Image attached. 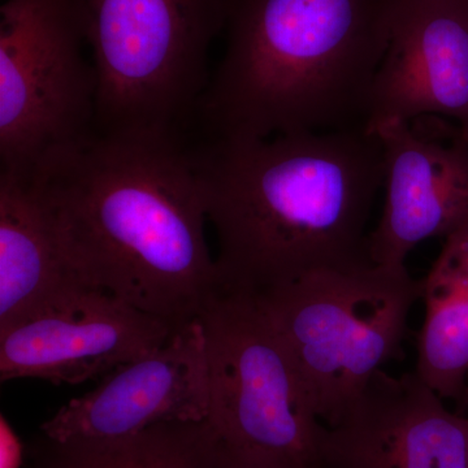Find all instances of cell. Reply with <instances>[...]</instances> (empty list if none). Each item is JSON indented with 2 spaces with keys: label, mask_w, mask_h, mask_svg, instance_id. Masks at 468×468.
Segmentation results:
<instances>
[{
  "label": "cell",
  "mask_w": 468,
  "mask_h": 468,
  "mask_svg": "<svg viewBox=\"0 0 468 468\" xmlns=\"http://www.w3.org/2000/svg\"><path fill=\"white\" fill-rule=\"evenodd\" d=\"M32 178L86 288L176 326L220 288L186 137L97 132Z\"/></svg>",
  "instance_id": "cell-1"
},
{
  "label": "cell",
  "mask_w": 468,
  "mask_h": 468,
  "mask_svg": "<svg viewBox=\"0 0 468 468\" xmlns=\"http://www.w3.org/2000/svg\"><path fill=\"white\" fill-rule=\"evenodd\" d=\"M190 150L224 288L261 292L316 271L374 266L367 226L385 165L366 126L199 138Z\"/></svg>",
  "instance_id": "cell-2"
},
{
  "label": "cell",
  "mask_w": 468,
  "mask_h": 468,
  "mask_svg": "<svg viewBox=\"0 0 468 468\" xmlns=\"http://www.w3.org/2000/svg\"><path fill=\"white\" fill-rule=\"evenodd\" d=\"M396 0H228L227 48L193 129L268 138L366 126Z\"/></svg>",
  "instance_id": "cell-3"
},
{
  "label": "cell",
  "mask_w": 468,
  "mask_h": 468,
  "mask_svg": "<svg viewBox=\"0 0 468 468\" xmlns=\"http://www.w3.org/2000/svg\"><path fill=\"white\" fill-rule=\"evenodd\" d=\"M98 133L189 137L228 0H85Z\"/></svg>",
  "instance_id": "cell-4"
},
{
  "label": "cell",
  "mask_w": 468,
  "mask_h": 468,
  "mask_svg": "<svg viewBox=\"0 0 468 468\" xmlns=\"http://www.w3.org/2000/svg\"><path fill=\"white\" fill-rule=\"evenodd\" d=\"M311 403L332 426L369 378L403 356L421 279L406 266L316 271L261 292Z\"/></svg>",
  "instance_id": "cell-5"
},
{
  "label": "cell",
  "mask_w": 468,
  "mask_h": 468,
  "mask_svg": "<svg viewBox=\"0 0 468 468\" xmlns=\"http://www.w3.org/2000/svg\"><path fill=\"white\" fill-rule=\"evenodd\" d=\"M85 0H7L0 8V165L32 177L97 133Z\"/></svg>",
  "instance_id": "cell-6"
},
{
  "label": "cell",
  "mask_w": 468,
  "mask_h": 468,
  "mask_svg": "<svg viewBox=\"0 0 468 468\" xmlns=\"http://www.w3.org/2000/svg\"><path fill=\"white\" fill-rule=\"evenodd\" d=\"M198 319L207 356L209 420L221 441L322 468L325 426L255 294L220 286Z\"/></svg>",
  "instance_id": "cell-7"
},
{
  "label": "cell",
  "mask_w": 468,
  "mask_h": 468,
  "mask_svg": "<svg viewBox=\"0 0 468 468\" xmlns=\"http://www.w3.org/2000/svg\"><path fill=\"white\" fill-rule=\"evenodd\" d=\"M374 133L384 150L385 203L369 254L378 266H405L419 243L468 227V138L437 116L392 120Z\"/></svg>",
  "instance_id": "cell-8"
},
{
  "label": "cell",
  "mask_w": 468,
  "mask_h": 468,
  "mask_svg": "<svg viewBox=\"0 0 468 468\" xmlns=\"http://www.w3.org/2000/svg\"><path fill=\"white\" fill-rule=\"evenodd\" d=\"M180 328L89 289L0 329V380H97L158 349Z\"/></svg>",
  "instance_id": "cell-9"
},
{
  "label": "cell",
  "mask_w": 468,
  "mask_h": 468,
  "mask_svg": "<svg viewBox=\"0 0 468 468\" xmlns=\"http://www.w3.org/2000/svg\"><path fill=\"white\" fill-rule=\"evenodd\" d=\"M209 411L205 335L197 318L58 409L41 431L54 441L124 439L158 424L207 420Z\"/></svg>",
  "instance_id": "cell-10"
},
{
  "label": "cell",
  "mask_w": 468,
  "mask_h": 468,
  "mask_svg": "<svg viewBox=\"0 0 468 468\" xmlns=\"http://www.w3.org/2000/svg\"><path fill=\"white\" fill-rule=\"evenodd\" d=\"M322 468H468V418L417 372H377L325 426Z\"/></svg>",
  "instance_id": "cell-11"
},
{
  "label": "cell",
  "mask_w": 468,
  "mask_h": 468,
  "mask_svg": "<svg viewBox=\"0 0 468 468\" xmlns=\"http://www.w3.org/2000/svg\"><path fill=\"white\" fill-rule=\"evenodd\" d=\"M423 116L452 120L467 137L468 0L394 3L366 128Z\"/></svg>",
  "instance_id": "cell-12"
},
{
  "label": "cell",
  "mask_w": 468,
  "mask_h": 468,
  "mask_svg": "<svg viewBox=\"0 0 468 468\" xmlns=\"http://www.w3.org/2000/svg\"><path fill=\"white\" fill-rule=\"evenodd\" d=\"M85 291L61 250L36 181L0 172V329Z\"/></svg>",
  "instance_id": "cell-13"
},
{
  "label": "cell",
  "mask_w": 468,
  "mask_h": 468,
  "mask_svg": "<svg viewBox=\"0 0 468 468\" xmlns=\"http://www.w3.org/2000/svg\"><path fill=\"white\" fill-rule=\"evenodd\" d=\"M420 300L414 371L443 401L468 403V227L446 237L421 279Z\"/></svg>",
  "instance_id": "cell-14"
},
{
  "label": "cell",
  "mask_w": 468,
  "mask_h": 468,
  "mask_svg": "<svg viewBox=\"0 0 468 468\" xmlns=\"http://www.w3.org/2000/svg\"><path fill=\"white\" fill-rule=\"evenodd\" d=\"M221 443L209 419L158 424L116 440L43 436L34 446L32 468H217Z\"/></svg>",
  "instance_id": "cell-15"
},
{
  "label": "cell",
  "mask_w": 468,
  "mask_h": 468,
  "mask_svg": "<svg viewBox=\"0 0 468 468\" xmlns=\"http://www.w3.org/2000/svg\"><path fill=\"white\" fill-rule=\"evenodd\" d=\"M217 468H311L298 462L266 454V452L242 451L221 443Z\"/></svg>",
  "instance_id": "cell-16"
},
{
  "label": "cell",
  "mask_w": 468,
  "mask_h": 468,
  "mask_svg": "<svg viewBox=\"0 0 468 468\" xmlns=\"http://www.w3.org/2000/svg\"><path fill=\"white\" fill-rule=\"evenodd\" d=\"M24 448L5 415L0 418V468H20Z\"/></svg>",
  "instance_id": "cell-17"
},
{
  "label": "cell",
  "mask_w": 468,
  "mask_h": 468,
  "mask_svg": "<svg viewBox=\"0 0 468 468\" xmlns=\"http://www.w3.org/2000/svg\"><path fill=\"white\" fill-rule=\"evenodd\" d=\"M467 138H468V134H467Z\"/></svg>",
  "instance_id": "cell-18"
}]
</instances>
